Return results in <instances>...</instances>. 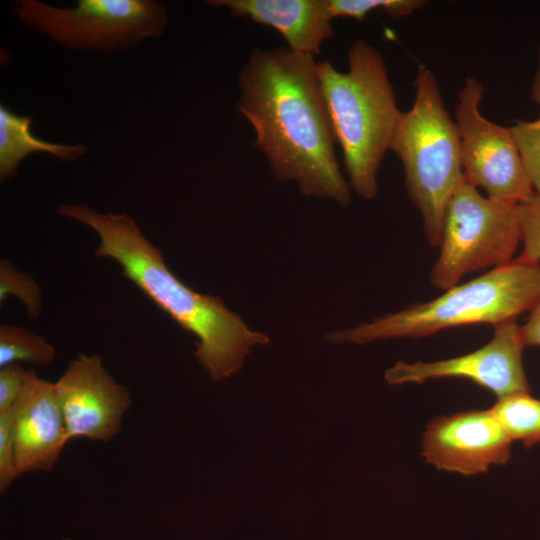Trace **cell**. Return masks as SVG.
<instances>
[{
    "label": "cell",
    "mask_w": 540,
    "mask_h": 540,
    "mask_svg": "<svg viewBox=\"0 0 540 540\" xmlns=\"http://www.w3.org/2000/svg\"><path fill=\"white\" fill-rule=\"evenodd\" d=\"M348 70L317 61V75L349 185L364 199L376 197L377 173L401 118L381 53L363 39L348 52Z\"/></svg>",
    "instance_id": "3"
},
{
    "label": "cell",
    "mask_w": 540,
    "mask_h": 540,
    "mask_svg": "<svg viewBox=\"0 0 540 540\" xmlns=\"http://www.w3.org/2000/svg\"><path fill=\"white\" fill-rule=\"evenodd\" d=\"M55 357V347L42 336L19 326L1 324L0 368L17 362L48 366Z\"/></svg>",
    "instance_id": "16"
},
{
    "label": "cell",
    "mask_w": 540,
    "mask_h": 540,
    "mask_svg": "<svg viewBox=\"0 0 540 540\" xmlns=\"http://www.w3.org/2000/svg\"><path fill=\"white\" fill-rule=\"evenodd\" d=\"M483 94V85L473 77L466 78L458 93L456 125L464 178L488 197L518 205L534 194V187L510 128L481 114Z\"/></svg>",
    "instance_id": "8"
},
{
    "label": "cell",
    "mask_w": 540,
    "mask_h": 540,
    "mask_svg": "<svg viewBox=\"0 0 540 540\" xmlns=\"http://www.w3.org/2000/svg\"><path fill=\"white\" fill-rule=\"evenodd\" d=\"M30 369L19 364L0 368V413L12 410L27 381Z\"/></svg>",
    "instance_id": "22"
},
{
    "label": "cell",
    "mask_w": 540,
    "mask_h": 540,
    "mask_svg": "<svg viewBox=\"0 0 540 540\" xmlns=\"http://www.w3.org/2000/svg\"><path fill=\"white\" fill-rule=\"evenodd\" d=\"M18 478L15 466L12 410L0 413V492Z\"/></svg>",
    "instance_id": "21"
},
{
    "label": "cell",
    "mask_w": 540,
    "mask_h": 540,
    "mask_svg": "<svg viewBox=\"0 0 540 540\" xmlns=\"http://www.w3.org/2000/svg\"><path fill=\"white\" fill-rule=\"evenodd\" d=\"M525 345L540 346V302L531 310L528 321L521 326Z\"/></svg>",
    "instance_id": "23"
},
{
    "label": "cell",
    "mask_w": 540,
    "mask_h": 540,
    "mask_svg": "<svg viewBox=\"0 0 540 540\" xmlns=\"http://www.w3.org/2000/svg\"><path fill=\"white\" fill-rule=\"evenodd\" d=\"M512 441H522L526 447L540 442V400L529 393L502 398L490 408Z\"/></svg>",
    "instance_id": "15"
},
{
    "label": "cell",
    "mask_w": 540,
    "mask_h": 540,
    "mask_svg": "<svg viewBox=\"0 0 540 540\" xmlns=\"http://www.w3.org/2000/svg\"><path fill=\"white\" fill-rule=\"evenodd\" d=\"M54 383L69 441L83 437L109 442L118 435L132 397L107 371L101 356L79 354Z\"/></svg>",
    "instance_id": "10"
},
{
    "label": "cell",
    "mask_w": 540,
    "mask_h": 540,
    "mask_svg": "<svg viewBox=\"0 0 540 540\" xmlns=\"http://www.w3.org/2000/svg\"><path fill=\"white\" fill-rule=\"evenodd\" d=\"M238 86L236 109L254 129L255 147L274 176L294 182L305 197L349 206L350 185L337 160L315 58L287 47L254 48Z\"/></svg>",
    "instance_id": "1"
},
{
    "label": "cell",
    "mask_w": 540,
    "mask_h": 540,
    "mask_svg": "<svg viewBox=\"0 0 540 540\" xmlns=\"http://www.w3.org/2000/svg\"><path fill=\"white\" fill-rule=\"evenodd\" d=\"M509 128L534 191L540 193V117L534 121H518Z\"/></svg>",
    "instance_id": "19"
},
{
    "label": "cell",
    "mask_w": 540,
    "mask_h": 540,
    "mask_svg": "<svg viewBox=\"0 0 540 540\" xmlns=\"http://www.w3.org/2000/svg\"><path fill=\"white\" fill-rule=\"evenodd\" d=\"M57 212L93 229L99 237L94 254L109 258L178 326L196 338L194 356L215 381L238 373L256 345L270 342L251 330L218 296L201 294L183 283L166 265L163 253L126 214L99 213L86 204H60Z\"/></svg>",
    "instance_id": "2"
},
{
    "label": "cell",
    "mask_w": 540,
    "mask_h": 540,
    "mask_svg": "<svg viewBox=\"0 0 540 540\" xmlns=\"http://www.w3.org/2000/svg\"><path fill=\"white\" fill-rule=\"evenodd\" d=\"M520 242L518 205L485 197L464 179L448 202L430 281L447 290L467 273L512 261Z\"/></svg>",
    "instance_id": "6"
},
{
    "label": "cell",
    "mask_w": 540,
    "mask_h": 540,
    "mask_svg": "<svg viewBox=\"0 0 540 540\" xmlns=\"http://www.w3.org/2000/svg\"><path fill=\"white\" fill-rule=\"evenodd\" d=\"M413 86V105L402 113L389 150L402 162L405 186L420 211L428 242L439 246L448 202L465 179L460 138L434 73L419 65Z\"/></svg>",
    "instance_id": "5"
},
{
    "label": "cell",
    "mask_w": 540,
    "mask_h": 540,
    "mask_svg": "<svg viewBox=\"0 0 540 540\" xmlns=\"http://www.w3.org/2000/svg\"><path fill=\"white\" fill-rule=\"evenodd\" d=\"M208 5L227 9L278 31L294 53L316 57L333 34L327 0H208Z\"/></svg>",
    "instance_id": "13"
},
{
    "label": "cell",
    "mask_w": 540,
    "mask_h": 540,
    "mask_svg": "<svg viewBox=\"0 0 540 540\" xmlns=\"http://www.w3.org/2000/svg\"><path fill=\"white\" fill-rule=\"evenodd\" d=\"M422 0H327L332 18L349 17L362 21L374 10H381L393 19H400L420 10Z\"/></svg>",
    "instance_id": "17"
},
{
    "label": "cell",
    "mask_w": 540,
    "mask_h": 540,
    "mask_svg": "<svg viewBox=\"0 0 540 540\" xmlns=\"http://www.w3.org/2000/svg\"><path fill=\"white\" fill-rule=\"evenodd\" d=\"M12 418L17 477L51 471L69 442L55 383L30 369Z\"/></svg>",
    "instance_id": "12"
},
{
    "label": "cell",
    "mask_w": 540,
    "mask_h": 540,
    "mask_svg": "<svg viewBox=\"0 0 540 540\" xmlns=\"http://www.w3.org/2000/svg\"><path fill=\"white\" fill-rule=\"evenodd\" d=\"M13 13L29 29L74 50L117 52L161 36L165 6L154 0H79L58 8L38 0H17Z\"/></svg>",
    "instance_id": "7"
},
{
    "label": "cell",
    "mask_w": 540,
    "mask_h": 540,
    "mask_svg": "<svg viewBox=\"0 0 540 540\" xmlns=\"http://www.w3.org/2000/svg\"><path fill=\"white\" fill-rule=\"evenodd\" d=\"M530 97L533 101L540 105V53H539V66L531 85Z\"/></svg>",
    "instance_id": "24"
},
{
    "label": "cell",
    "mask_w": 540,
    "mask_h": 540,
    "mask_svg": "<svg viewBox=\"0 0 540 540\" xmlns=\"http://www.w3.org/2000/svg\"><path fill=\"white\" fill-rule=\"evenodd\" d=\"M33 117L19 115L0 105V180L12 179L20 163L33 152H47L57 159L70 162L87 152L83 144H57L35 137L31 131Z\"/></svg>",
    "instance_id": "14"
},
{
    "label": "cell",
    "mask_w": 540,
    "mask_h": 540,
    "mask_svg": "<svg viewBox=\"0 0 540 540\" xmlns=\"http://www.w3.org/2000/svg\"><path fill=\"white\" fill-rule=\"evenodd\" d=\"M540 302V263L519 259L497 266L441 296L375 318L346 330L328 333L332 343L365 344L397 338H421L442 329L516 320Z\"/></svg>",
    "instance_id": "4"
},
{
    "label": "cell",
    "mask_w": 540,
    "mask_h": 540,
    "mask_svg": "<svg viewBox=\"0 0 540 540\" xmlns=\"http://www.w3.org/2000/svg\"><path fill=\"white\" fill-rule=\"evenodd\" d=\"M9 295L22 301L28 314L37 318L42 307V291L31 275L22 273L9 261H0V303Z\"/></svg>",
    "instance_id": "18"
},
{
    "label": "cell",
    "mask_w": 540,
    "mask_h": 540,
    "mask_svg": "<svg viewBox=\"0 0 540 540\" xmlns=\"http://www.w3.org/2000/svg\"><path fill=\"white\" fill-rule=\"evenodd\" d=\"M521 326L516 320L495 326L492 339L468 354L434 362H397L385 372L389 384L423 383L429 379L466 378L493 392L498 398L529 393L522 351Z\"/></svg>",
    "instance_id": "9"
},
{
    "label": "cell",
    "mask_w": 540,
    "mask_h": 540,
    "mask_svg": "<svg viewBox=\"0 0 540 540\" xmlns=\"http://www.w3.org/2000/svg\"><path fill=\"white\" fill-rule=\"evenodd\" d=\"M523 249L517 258L524 262L540 263V193L518 204Z\"/></svg>",
    "instance_id": "20"
},
{
    "label": "cell",
    "mask_w": 540,
    "mask_h": 540,
    "mask_svg": "<svg viewBox=\"0 0 540 540\" xmlns=\"http://www.w3.org/2000/svg\"><path fill=\"white\" fill-rule=\"evenodd\" d=\"M512 440L488 410H469L432 419L423 433L422 456L438 470L463 475L505 464Z\"/></svg>",
    "instance_id": "11"
}]
</instances>
